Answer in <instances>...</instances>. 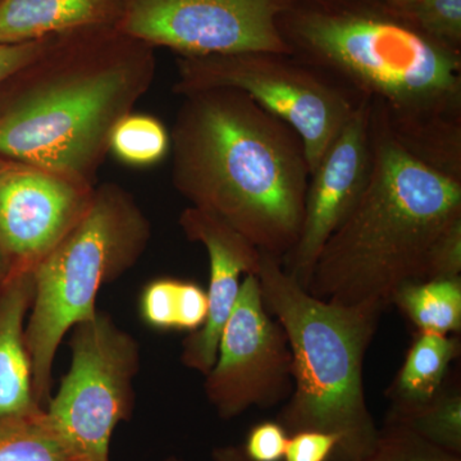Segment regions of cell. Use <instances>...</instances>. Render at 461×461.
I'll use <instances>...</instances> for the list:
<instances>
[{"instance_id": "1", "label": "cell", "mask_w": 461, "mask_h": 461, "mask_svg": "<svg viewBox=\"0 0 461 461\" xmlns=\"http://www.w3.org/2000/svg\"><path fill=\"white\" fill-rule=\"evenodd\" d=\"M280 30L291 56L381 103L403 147L461 178V50L384 0H296Z\"/></svg>"}, {"instance_id": "2", "label": "cell", "mask_w": 461, "mask_h": 461, "mask_svg": "<svg viewBox=\"0 0 461 461\" xmlns=\"http://www.w3.org/2000/svg\"><path fill=\"white\" fill-rule=\"evenodd\" d=\"M156 50L115 26L51 35L0 84V158L96 184L114 127L154 83Z\"/></svg>"}, {"instance_id": "3", "label": "cell", "mask_w": 461, "mask_h": 461, "mask_svg": "<svg viewBox=\"0 0 461 461\" xmlns=\"http://www.w3.org/2000/svg\"><path fill=\"white\" fill-rule=\"evenodd\" d=\"M182 98L169 131L173 187L282 263L304 218L311 171L302 139L244 91Z\"/></svg>"}, {"instance_id": "4", "label": "cell", "mask_w": 461, "mask_h": 461, "mask_svg": "<svg viewBox=\"0 0 461 461\" xmlns=\"http://www.w3.org/2000/svg\"><path fill=\"white\" fill-rule=\"evenodd\" d=\"M371 103L368 180L321 249L306 291L379 318L400 287L427 280L437 242L461 222V178L411 154L393 133L384 105Z\"/></svg>"}, {"instance_id": "5", "label": "cell", "mask_w": 461, "mask_h": 461, "mask_svg": "<svg viewBox=\"0 0 461 461\" xmlns=\"http://www.w3.org/2000/svg\"><path fill=\"white\" fill-rule=\"evenodd\" d=\"M257 276L264 305L293 353L294 390L278 423L288 436L320 430L338 437L330 461H363L378 438L363 369L379 318L311 295L268 254L262 253Z\"/></svg>"}, {"instance_id": "6", "label": "cell", "mask_w": 461, "mask_h": 461, "mask_svg": "<svg viewBox=\"0 0 461 461\" xmlns=\"http://www.w3.org/2000/svg\"><path fill=\"white\" fill-rule=\"evenodd\" d=\"M151 224L115 182L96 185L89 211L33 269L25 339L36 402L47 408L60 342L95 315L100 288L131 269L147 250Z\"/></svg>"}, {"instance_id": "7", "label": "cell", "mask_w": 461, "mask_h": 461, "mask_svg": "<svg viewBox=\"0 0 461 461\" xmlns=\"http://www.w3.org/2000/svg\"><path fill=\"white\" fill-rule=\"evenodd\" d=\"M173 93L232 87L293 127L313 173L364 99L291 54L269 51L178 56Z\"/></svg>"}, {"instance_id": "8", "label": "cell", "mask_w": 461, "mask_h": 461, "mask_svg": "<svg viewBox=\"0 0 461 461\" xmlns=\"http://www.w3.org/2000/svg\"><path fill=\"white\" fill-rule=\"evenodd\" d=\"M71 330V366L45 411L78 461H111L112 435L135 408L140 346L104 312Z\"/></svg>"}, {"instance_id": "9", "label": "cell", "mask_w": 461, "mask_h": 461, "mask_svg": "<svg viewBox=\"0 0 461 461\" xmlns=\"http://www.w3.org/2000/svg\"><path fill=\"white\" fill-rule=\"evenodd\" d=\"M296 0H126L118 29L178 56L291 54L280 18Z\"/></svg>"}, {"instance_id": "10", "label": "cell", "mask_w": 461, "mask_h": 461, "mask_svg": "<svg viewBox=\"0 0 461 461\" xmlns=\"http://www.w3.org/2000/svg\"><path fill=\"white\" fill-rule=\"evenodd\" d=\"M204 390L222 420L253 406L271 408L293 393L294 360L286 332L267 311L256 275L242 278Z\"/></svg>"}, {"instance_id": "11", "label": "cell", "mask_w": 461, "mask_h": 461, "mask_svg": "<svg viewBox=\"0 0 461 461\" xmlns=\"http://www.w3.org/2000/svg\"><path fill=\"white\" fill-rule=\"evenodd\" d=\"M98 184L50 167L0 158V262L33 272L83 220Z\"/></svg>"}, {"instance_id": "12", "label": "cell", "mask_w": 461, "mask_h": 461, "mask_svg": "<svg viewBox=\"0 0 461 461\" xmlns=\"http://www.w3.org/2000/svg\"><path fill=\"white\" fill-rule=\"evenodd\" d=\"M371 109V99H364L309 177L299 240L281 263L305 290L321 249L350 213L368 180Z\"/></svg>"}, {"instance_id": "13", "label": "cell", "mask_w": 461, "mask_h": 461, "mask_svg": "<svg viewBox=\"0 0 461 461\" xmlns=\"http://www.w3.org/2000/svg\"><path fill=\"white\" fill-rule=\"evenodd\" d=\"M187 240L205 248L211 268L208 315L202 329L182 342L181 363L191 371L208 375L217 359L218 344L224 324L238 302L242 276L259 272V249L217 215L187 206L178 218Z\"/></svg>"}, {"instance_id": "14", "label": "cell", "mask_w": 461, "mask_h": 461, "mask_svg": "<svg viewBox=\"0 0 461 461\" xmlns=\"http://www.w3.org/2000/svg\"><path fill=\"white\" fill-rule=\"evenodd\" d=\"M33 299L32 272L0 281V418L41 411L33 395L25 330Z\"/></svg>"}, {"instance_id": "15", "label": "cell", "mask_w": 461, "mask_h": 461, "mask_svg": "<svg viewBox=\"0 0 461 461\" xmlns=\"http://www.w3.org/2000/svg\"><path fill=\"white\" fill-rule=\"evenodd\" d=\"M126 0H0V44L90 26H118Z\"/></svg>"}, {"instance_id": "16", "label": "cell", "mask_w": 461, "mask_h": 461, "mask_svg": "<svg viewBox=\"0 0 461 461\" xmlns=\"http://www.w3.org/2000/svg\"><path fill=\"white\" fill-rule=\"evenodd\" d=\"M460 355V339L418 333L387 396L393 406H415L432 400L444 387L448 366Z\"/></svg>"}, {"instance_id": "17", "label": "cell", "mask_w": 461, "mask_h": 461, "mask_svg": "<svg viewBox=\"0 0 461 461\" xmlns=\"http://www.w3.org/2000/svg\"><path fill=\"white\" fill-rule=\"evenodd\" d=\"M139 315L149 329L195 332L208 315L206 291L194 282L156 278L142 288Z\"/></svg>"}, {"instance_id": "18", "label": "cell", "mask_w": 461, "mask_h": 461, "mask_svg": "<svg viewBox=\"0 0 461 461\" xmlns=\"http://www.w3.org/2000/svg\"><path fill=\"white\" fill-rule=\"evenodd\" d=\"M420 332L450 335L461 329V278L409 282L393 296Z\"/></svg>"}, {"instance_id": "19", "label": "cell", "mask_w": 461, "mask_h": 461, "mask_svg": "<svg viewBox=\"0 0 461 461\" xmlns=\"http://www.w3.org/2000/svg\"><path fill=\"white\" fill-rule=\"evenodd\" d=\"M0 461H78L45 409L0 418Z\"/></svg>"}, {"instance_id": "20", "label": "cell", "mask_w": 461, "mask_h": 461, "mask_svg": "<svg viewBox=\"0 0 461 461\" xmlns=\"http://www.w3.org/2000/svg\"><path fill=\"white\" fill-rule=\"evenodd\" d=\"M386 421L400 424L445 450L461 455V393L444 387L420 405L393 406Z\"/></svg>"}, {"instance_id": "21", "label": "cell", "mask_w": 461, "mask_h": 461, "mask_svg": "<svg viewBox=\"0 0 461 461\" xmlns=\"http://www.w3.org/2000/svg\"><path fill=\"white\" fill-rule=\"evenodd\" d=\"M109 153H113L124 165H158L171 153V132L154 115L132 112L114 127Z\"/></svg>"}, {"instance_id": "22", "label": "cell", "mask_w": 461, "mask_h": 461, "mask_svg": "<svg viewBox=\"0 0 461 461\" xmlns=\"http://www.w3.org/2000/svg\"><path fill=\"white\" fill-rule=\"evenodd\" d=\"M363 461H461V456L406 427L386 421L384 429L378 430L375 448Z\"/></svg>"}, {"instance_id": "23", "label": "cell", "mask_w": 461, "mask_h": 461, "mask_svg": "<svg viewBox=\"0 0 461 461\" xmlns=\"http://www.w3.org/2000/svg\"><path fill=\"white\" fill-rule=\"evenodd\" d=\"M408 14L430 38L461 50V0H414Z\"/></svg>"}, {"instance_id": "24", "label": "cell", "mask_w": 461, "mask_h": 461, "mask_svg": "<svg viewBox=\"0 0 461 461\" xmlns=\"http://www.w3.org/2000/svg\"><path fill=\"white\" fill-rule=\"evenodd\" d=\"M288 433L276 421H262L248 433L242 451L251 461H282Z\"/></svg>"}, {"instance_id": "25", "label": "cell", "mask_w": 461, "mask_h": 461, "mask_svg": "<svg viewBox=\"0 0 461 461\" xmlns=\"http://www.w3.org/2000/svg\"><path fill=\"white\" fill-rule=\"evenodd\" d=\"M461 275V222L437 242L430 254L427 280H454Z\"/></svg>"}, {"instance_id": "26", "label": "cell", "mask_w": 461, "mask_h": 461, "mask_svg": "<svg viewBox=\"0 0 461 461\" xmlns=\"http://www.w3.org/2000/svg\"><path fill=\"white\" fill-rule=\"evenodd\" d=\"M339 438L320 430H302L288 436L282 461H330L338 448Z\"/></svg>"}, {"instance_id": "27", "label": "cell", "mask_w": 461, "mask_h": 461, "mask_svg": "<svg viewBox=\"0 0 461 461\" xmlns=\"http://www.w3.org/2000/svg\"><path fill=\"white\" fill-rule=\"evenodd\" d=\"M50 36L38 41L0 44V84L38 56L50 41Z\"/></svg>"}, {"instance_id": "28", "label": "cell", "mask_w": 461, "mask_h": 461, "mask_svg": "<svg viewBox=\"0 0 461 461\" xmlns=\"http://www.w3.org/2000/svg\"><path fill=\"white\" fill-rule=\"evenodd\" d=\"M213 461H251L249 460L247 455L242 451V447L238 446H221L215 447L212 453Z\"/></svg>"}, {"instance_id": "29", "label": "cell", "mask_w": 461, "mask_h": 461, "mask_svg": "<svg viewBox=\"0 0 461 461\" xmlns=\"http://www.w3.org/2000/svg\"><path fill=\"white\" fill-rule=\"evenodd\" d=\"M388 5H393V7L402 9V11L406 12L408 14V9L412 5L414 0H384Z\"/></svg>"}, {"instance_id": "30", "label": "cell", "mask_w": 461, "mask_h": 461, "mask_svg": "<svg viewBox=\"0 0 461 461\" xmlns=\"http://www.w3.org/2000/svg\"><path fill=\"white\" fill-rule=\"evenodd\" d=\"M5 275H7V272H5V269L3 268V267H0V281L5 277Z\"/></svg>"}, {"instance_id": "31", "label": "cell", "mask_w": 461, "mask_h": 461, "mask_svg": "<svg viewBox=\"0 0 461 461\" xmlns=\"http://www.w3.org/2000/svg\"><path fill=\"white\" fill-rule=\"evenodd\" d=\"M163 461H184V460L180 459V457L168 456V457H167L166 460H163Z\"/></svg>"}, {"instance_id": "32", "label": "cell", "mask_w": 461, "mask_h": 461, "mask_svg": "<svg viewBox=\"0 0 461 461\" xmlns=\"http://www.w3.org/2000/svg\"><path fill=\"white\" fill-rule=\"evenodd\" d=\"M0 267H3V268H5V266H3V263H2V262H0ZM5 272H7V271H5Z\"/></svg>"}]
</instances>
